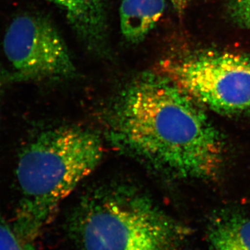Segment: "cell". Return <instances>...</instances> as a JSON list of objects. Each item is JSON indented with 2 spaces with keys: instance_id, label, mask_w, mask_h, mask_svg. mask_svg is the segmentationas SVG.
<instances>
[{
  "instance_id": "obj_1",
  "label": "cell",
  "mask_w": 250,
  "mask_h": 250,
  "mask_svg": "<svg viewBox=\"0 0 250 250\" xmlns=\"http://www.w3.org/2000/svg\"><path fill=\"white\" fill-rule=\"evenodd\" d=\"M105 118L111 144L159 175L208 181L221 171L223 136L204 106L162 72L130 82Z\"/></svg>"
},
{
  "instance_id": "obj_2",
  "label": "cell",
  "mask_w": 250,
  "mask_h": 250,
  "mask_svg": "<svg viewBox=\"0 0 250 250\" xmlns=\"http://www.w3.org/2000/svg\"><path fill=\"white\" fill-rule=\"evenodd\" d=\"M100 135L77 125L42 130L23 146L16 175L20 197L13 228L31 241L103 159Z\"/></svg>"
},
{
  "instance_id": "obj_3",
  "label": "cell",
  "mask_w": 250,
  "mask_h": 250,
  "mask_svg": "<svg viewBox=\"0 0 250 250\" xmlns=\"http://www.w3.org/2000/svg\"><path fill=\"white\" fill-rule=\"evenodd\" d=\"M71 228L82 250H175L181 229L147 194L127 184L85 195Z\"/></svg>"
},
{
  "instance_id": "obj_4",
  "label": "cell",
  "mask_w": 250,
  "mask_h": 250,
  "mask_svg": "<svg viewBox=\"0 0 250 250\" xmlns=\"http://www.w3.org/2000/svg\"><path fill=\"white\" fill-rule=\"evenodd\" d=\"M161 72L205 106L222 114L250 109V55L206 51L166 62Z\"/></svg>"
},
{
  "instance_id": "obj_5",
  "label": "cell",
  "mask_w": 250,
  "mask_h": 250,
  "mask_svg": "<svg viewBox=\"0 0 250 250\" xmlns=\"http://www.w3.org/2000/svg\"><path fill=\"white\" fill-rule=\"evenodd\" d=\"M3 49L15 80H57L75 74L65 41L45 18L24 14L15 18L5 34Z\"/></svg>"
},
{
  "instance_id": "obj_6",
  "label": "cell",
  "mask_w": 250,
  "mask_h": 250,
  "mask_svg": "<svg viewBox=\"0 0 250 250\" xmlns=\"http://www.w3.org/2000/svg\"><path fill=\"white\" fill-rule=\"evenodd\" d=\"M62 10L79 35L94 47L105 40V0H47Z\"/></svg>"
},
{
  "instance_id": "obj_7",
  "label": "cell",
  "mask_w": 250,
  "mask_h": 250,
  "mask_svg": "<svg viewBox=\"0 0 250 250\" xmlns=\"http://www.w3.org/2000/svg\"><path fill=\"white\" fill-rule=\"evenodd\" d=\"M166 0H123L120 7L121 29L125 39L139 43L160 20Z\"/></svg>"
},
{
  "instance_id": "obj_8",
  "label": "cell",
  "mask_w": 250,
  "mask_h": 250,
  "mask_svg": "<svg viewBox=\"0 0 250 250\" xmlns=\"http://www.w3.org/2000/svg\"><path fill=\"white\" fill-rule=\"evenodd\" d=\"M212 250H250V218L230 215L218 219L210 229Z\"/></svg>"
},
{
  "instance_id": "obj_9",
  "label": "cell",
  "mask_w": 250,
  "mask_h": 250,
  "mask_svg": "<svg viewBox=\"0 0 250 250\" xmlns=\"http://www.w3.org/2000/svg\"><path fill=\"white\" fill-rule=\"evenodd\" d=\"M0 250H35L29 242L18 236L0 208Z\"/></svg>"
},
{
  "instance_id": "obj_10",
  "label": "cell",
  "mask_w": 250,
  "mask_h": 250,
  "mask_svg": "<svg viewBox=\"0 0 250 250\" xmlns=\"http://www.w3.org/2000/svg\"><path fill=\"white\" fill-rule=\"evenodd\" d=\"M229 12L235 22L250 29V0H231Z\"/></svg>"
},
{
  "instance_id": "obj_11",
  "label": "cell",
  "mask_w": 250,
  "mask_h": 250,
  "mask_svg": "<svg viewBox=\"0 0 250 250\" xmlns=\"http://www.w3.org/2000/svg\"><path fill=\"white\" fill-rule=\"evenodd\" d=\"M1 87H2V80H0V91H1Z\"/></svg>"
},
{
  "instance_id": "obj_12",
  "label": "cell",
  "mask_w": 250,
  "mask_h": 250,
  "mask_svg": "<svg viewBox=\"0 0 250 250\" xmlns=\"http://www.w3.org/2000/svg\"><path fill=\"white\" fill-rule=\"evenodd\" d=\"M0 80H2V77L0 75Z\"/></svg>"
}]
</instances>
